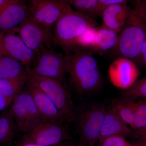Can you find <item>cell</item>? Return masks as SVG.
Instances as JSON below:
<instances>
[{"label": "cell", "instance_id": "obj_1", "mask_svg": "<svg viewBox=\"0 0 146 146\" xmlns=\"http://www.w3.org/2000/svg\"><path fill=\"white\" fill-rule=\"evenodd\" d=\"M69 56V80L71 86L79 94H93L103 84V77L92 52L81 49Z\"/></svg>", "mask_w": 146, "mask_h": 146}, {"label": "cell", "instance_id": "obj_2", "mask_svg": "<svg viewBox=\"0 0 146 146\" xmlns=\"http://www.w3.org/2000/svg\"><path fill=\"white\" fill-rule=\"evenodd\" d=\"M97 27L94 18L70 7L58 20L53 28V44L62 48L65 54L79 48L82 37Z\"/></svg>", "mask_w": 146, "mask_h": 146}, {"label": "cell", "instance_id": "obj_3", "mask_svg": "<svg viewBox=\"0 0 146 146\" xmlns=\"http://www.w3.org/2000/svg\"><path fill=\"white\" fill-rule=\"evenodd\" d=\"M146 41V16L132 8L125 26L119 33L117 44L115 49L119 57L134 60Z\"/></svg>", "mask_w": 146, "mask_h": 146}, {"label": "cell", "instance_id": "obj_4", "mask_svg": "<svg viewBox=\"0 0 146 146\" xmlns=\"http://www.w3.org/2000/svg\"><path fill=\"white\" fill-rule=\"evenodd\" d=\"M28 79L46 94L56 106L65 123L76 121L77 112L71 94L63 83L30 72Z\"/></svg>", "mask_w": 146, "mask_h": 146}, {"label": "cell", "instance_id": "obj_5", "mask_svg": "<svg viewBox=\"0 0 146 146\" xmlns=\"http://www.w3.org/2000/svg\"><path fill=\"white\" fill-rule=\"evenodd\" d=\"M69 56L55 52L52 48H44L37 55L32 74L53 79L63 83L68 73Z\"/></svg>", "mask_w": 146, "mask_h": 146}, {"label": "cell", "instance_id": "obj_6", "mask_svg": "<svg viewBox=\"0 0 146 146\" xmlns=\"http://www.w3.org/2000/svg\"><path fill=\"white\" fill-rule=\"evenodd\" d=\"M106 107L100 104L87 106L78 114V129L81 141L86 146H95L98 143L100 132L104 120Z\"/></svg>", "mask_w": 146, "mask_h": 146}, {"label": "cell", "instance_id": "obj_7", "mask_svg": "<svg viewBox=\"0 0 146 146\" xmlns=\"http://www.w3.org/2000/svg\"><path fill=\"white\" fill-rule=\"evenodd\" d=\"M12 104L10 110L19 131L27 133L44 121L25 87L14 99Z\"/></svg>", "mask_w": 146, "mask_h": 146}, {"label": "cell", "instance_id": "obj_8", "mask_svg": "<svg viewBox=\"0 0 146 146\" xmlns=\"http://www.w3.org/2000/svg\"><path fill=\"white\" fill-rule=\"evenodd\" d=\"M70 137V131L64 124L44 121L25 133L22 142L23 144L54 146L68 141Z\"/></svg>", "mask_w": 146, "mask_h": 146}, {"label": "cell", "instance_id": "obj_9", "mask_svg": "<svg viewBox=\"0 0 146 146\" xmlns=\"http://www.w3.org/2000/svg\"><path fill=\"white\" fill-rule=\"evenodd\" d=\"M0 50L3 55L17 60L29 69L36 62L37 55L27 46L17 29L0 31Z\"/></svg>", "mask_w": 146, "mask_h": 146}, {"label": "cell", "instance_id": "obj_10", "mask_svg": "<svg viewBox=\"0 0 146 146\" xmlns=\"http://www.w3.org/2000/svg\"><path fill=\"white\" fill-rule=\"evenodd\" d=\"M16 29L21 39L36 55L44 48H52V31L35 21L30 16Z\"/></svg>", "mask_w": 146, "mask_h": 146}, {"label": "cell", "instance_id": "obj_11", "mask_svg": "<svg viewBox=\"0 0 146 146\" xmlns=\"http://www.w3.org/2000/svg\"><path fill=\"white\" fill-rule=\"evenodd\" d=\"M30 16L50 30L71 7L68 0H30Z\"/></svg>", "mask_w": 146, "mask_h": 146}, {"label": "cell", "instance_id": "obj_12", "mask_svg": "<svg viewBox=\"0 0 146 146\" xmlns=\"http://www.w3.org/2000/svg\"><path fill=\"white\" fill-rule=\"evenodd\" d=\"M140 70L133 60L119 57L110 65L108 75L110 80L115 87L125 90L138 80Z\"/></svg>", "mask_w": 146, "mask_h": 146}, {"label": "cell", "instance_id": "obj_13", "mask_svg": "<svg viewBox=\"0 0 146 146\" xmlns=\"http://www.w3.org/2000/svg\"><path fill=\"white\" fill-rule=\"evenodd\" d=\"M30 16L29 1L9 0L0 7V31L18 27Z\"/></svg>", "mask_w": 146, "mask_h": 146}, {"label": "cell", "instance_id": "obj_14", "mask_svg": "<svg viewBox=\"0 0 146 146\" xmlns=\"http://www.w3.org/2000/svg\"><path fill=\"white\" fill-rule=\"evenodd\" d=\"M25 87L31 94L44 121L61 123H65L56 106L44 92L28 79Z\"/></svg>", "mask_w": 146, "mask_h": 146}, {"label": "cell", "instance_id": "obj_15", "mask_svg": "<svg viewBox=\"0 0 146 146\" xmlns=\"http://www.w3.org/2000/svg\"><path fill=\"white\" fill-rule=\"evenodd\" d=\"M132 7L128 3H117L106 6L101 14L103 25L119 33L125 26Z\"/></svg>", "mask_w": 146, "mask_h": 146}, {"label": "cell", "instance_id": "obj_16", "mask_svg": "<svg viewBox=\"0 0 146 146\" xmlns=\"http://www.w3.org/2000/svg\"><path fill=\"white\" fill-rule=\"evenodd\" d=\"M132 132L131 128L121 119L112 108H106L98 142L108 136L120 135L125 137L130 136Z\"/></svg>", "mask_w": 146, "mask_h": 146}, {"label": "cell", "instance_id": "obj_17", "mask_svg": "<svg viewBox=\"0 0 146 146\" xmlns=\"http://www.w3.org/2000/svg\"><path fill=\"white\" fill-rule=\"evenodd\" d=\"M119 33L102 25L97 27L92 45L89 49L92 52H105L115 49L117 44Z\"/></svg>", "mask_w": 146, "mask_h": 146}, {"label": "cell", "instance_id": "obj_18", "mask_svg": "<svg viewBox=\"0 0 146 146\" xmlns=\"http://www.w3.org/2000/svg\"><path fill=\"white\" fill-rule=\"evenodd\" d=\"M31 69L7 56H0V78H15L28 76Z\"/></svg>", "mask_w": 146, "mask_h": 146}, {"label": "cell", "instance_id": "obj_19", "mask_svg": "<svg viewBox=\"0 0 146 146\" xmlns=\"http://www.w3.org/2000/svg\"><path fill=\"white\" fill-rule=\"evenodd\" d=\"M28 76L15 78H0V94L14 100L25 89Z\"/></svg>", "mask_w": 146, "mask_h": 146}, {"label": "cell", "instance_id": "obj_20", "mask_svg": "<svg viewBox=\"0 0 146 146\" xmlns=\"http://www.w3.org/2000/svg\"><path fill=\"white\" fill-rule=\"evenodd\" d=\"M18 131L10 108L4 111L0 116V143L12 141Z\"/></svg>", "mask_w": 146, "mask_h": 146}, {"label": "cell", "instance_id": "obj_21", "mask_svg": "<svg viewBox=\"0 0 146 146\" xmlns=\"http://www.w3.org/2000/svg\"><path fill=\"white\" fill-rule=\"evenodd\" d=\"M73 10L94 18L101 16L102 9L99 0H68Z\"/></svg>", "mask_w": 146, "mask_h": 146}, {"label": "cell", "instance_id": "obj_22", "mask_svg": "<svg viewBox=\"0 0 146 146\" xmlns=\"http://www.w3.org/2000/svg\"><path fill=\"white\" fill-rule=\"evenodd\" d=\"M135 104L134 119L131 128L136 135L144 138L146 132V101H135Z\"/></svg>", "mask_w": 146, "mask_h": 146}, {"label": "cell", "instance_id": "obj_23", "mask_svg": "<svg viewBox=\"0 0 146 146\" xmlns=\"http://www.w3.org/2000/svg\"><path fill=\"white\" fill-rule=\"evenodd\" d=\"M146 78L138 80L131 86L124 90L122 94L121 100L125 101L135 102L138 99H146Z\"/></svg>", "mask_w": 146, "mask_h": 146}, {"label": "cell", "instance_id": "obj_24", "mask_svg": "<svg viewBox=\"0 0 146 146\" xmlns=\"http://www.w3.org/2000/svg\"><path fill=\"white\" fill-rule=\"evenodd\" d=\"M135 102L119 100L112 108L118 116L130 128L133 124L135 115Z\"/></svg>", "mask_w": 146, "mask_h": 146}, {"label": "cell", "instance_id": "obj_25", "mask_svg": "<svg viewBox=\"0 0 146 146\" xmlns=\"http://www.w3.org/2000/svg\"><path fill=\"white\" fill-rule=\"evenodd\" d=\"M99 146H141L133 145L120 135L108 136L98 142Z\"/></svg>", "mask_w": 146, "mask_h": 146}, {"label": "cell", "instance_id": "obj_26", "mask_svg": "<svg viewBox=\"0 0 146 146\" xmlns=\"http://www.w3.org/2000/svg\"><path fill=\"white\" fill-rule=\"evenodd\" d=\"M137 65L145 68L146 66V41L144 42L141 47L140 52L134 60Z\"/></svg>", "mask_w": 146, "mask_h": 146}, {"label": "cell", "instance_id": "obj_27", "mask_svg": "<svg viewBox=\"0 0 146 146\" xmlns=\"http://www.w3.org/2000/svg\"><path fill=\"white\" fill-rule=\"evenodd\" d=\"M13 99L7 98L0 94V111L4 110L12 103Z\"/></svg>", "mask_w": 146, "mask_h": 146}, {"label": "cell", "instance_id": "obj_28", "mask_svg": "<svg viewBox=\"0 0 146 146\" xmlns=\"http://www.w3.org/2000/svg\"><path fill=\"white\" fill-rule=\"evenodd\" d=\"M129 0H99L102 10L106 6L117 3H128Z\"/></svg>", "mask_w": 146, "mask_h": 146}, {"label": "cell", "instance_id": "obj_29", "mask_svg": "<svg viewBox=\"0 0 146 146\" xmlns=\"http://www.w3.org/2000/svg\"><path fill=\"white\" fill-rule=\"evenodd\" d=\"M71 142L70 141H68L64 142L63 143L60 144V145H57L54 146H69L71 144ZM21 146H42L39 145H36V144L32 143H24Z\"/></svg>", "mask_w": 146, "mask_h": 146}, {"label": "cell", "instance_id": "obj_30", "mask_svg": "<svg viewBox=\"0 0 146 146\" xmlns=\"http://www.w3.org/2000/svg\"><path fill=\"white\" fill-rule=\"evenodd\" d=\"M69 146H86L85 144L84 143L82 142H80L78 144H74L71 143L70 145Z\"/></svg>", "mask_w": 146, "mask_h": 146}, {"label": "cell", "instance_id": "obj_31", "mask_svg": "<svg viewBox=\"0 0 146 146\" xmlns=\"http://www.w3.org/2000/svg\"><path fill=\"white\" fill-rule=\"evenodd\" d=\"M9 0H0V7L4 5Z\"/></svg>", "mask_w": 146, "mask_h": 146}, {"label": "cell", "instance_id": "obj_32", "mask_svg": "<svg viewBox=\"0 0 146 146\" xmlns=\"http://www.w3.org/2000/svg\"><path fill=\"white\" fill-rule=\"evenodd\" d=\"M2 55H3L2 53L1 52V50H0V56H1Z\"/></svg>", "mask_w": 146, "mask_h": 146}, {"label": "cell", "instance_id": "obj_33", "mask_svg": "<svg viewBox=\"0 0 146 146\" xmlns=\"http://www.w3.org/2000/svg\"><path fill=\"white\" fill-rule=\"evenodd\" d=\"M140 1V0H134V1Z\"/></svg>", "mask_w": 146, "mask_h": 146}, {"label": "cell", "instance_id": "obj_34", "mask_svg": "<svg viewBox=\"0 0 146 146\" xmlns=\"http://www.w3.org/2000/svg\"><path fill=\"white\" fill-rule=\"evenodd\" d=\"M27 1H30V0H27Z\"/></svg>", "mask_w": 146, "mask_h": 146}, {"label": "cell", "instance_id": "obj_35", "mask_svg": "<svg viewBox=\"0 0 146 146\" xmlns=\"http://www.w3.org/2000/svg\"></svg>", "mask_w": 146, "mask_h": 146}]
</instances>
